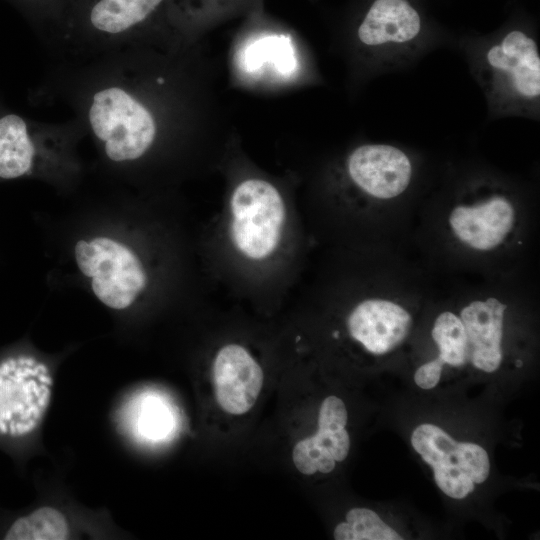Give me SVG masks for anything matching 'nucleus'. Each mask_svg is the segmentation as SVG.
<instances>
[{"label": "nucleus", "instance_id": "6ab92c4d", "mask_svg": "<svg viewBox=\"0 0 540 540\" xmlns=\"http://www.w3.org/2000/svg\"><path fill=\"white\" fill-rule=\"evenodd\" d=\"M226 0H171L169 20L173 24H186L207 14L212 8L225 6Z\"/></svg>", "mask_w": 540, "mask_h": 540}, {"label": "nucleus", "instance_id": "9b49d317", "mask_svg": "<svg viewBox=\"0 0 540 540\" xmlns=\"http://www.w3.org/2000/svg\"><path fill=\"white\" fill-rule=\"evenodd\" d=\"M484 65L501 94L521 103L539 100V50L528 32L516 28L503 34L486 49Z\"/></svg>", "mask_w": 540, "mask_h": 540}, {"label": "nucleus", "instance_id": "dca6fc26", "mask_svg": "<svg viewBox=\"0 0 540 540\" xmlns=\"http://www.w3.org/2000/svg\"><path fill=\"white\" fill-rule=\"evenodd\" d=\"M28 23L46 48L63 21L67 0H4Z\"/></svg>", "mask_w": 540, "mask_h": 540}, {"label": "nucleus", "instance_id": "f3484780", "mask_svg": "<svg viewBox=\"0 0 540 540\" xmlns=\"http://www.w3.org/2000/svg\"><path fill=\"white\" fill-rule=\"evenodd\" d=\"M336 540H401L402 537L372 510L353 508L334 529Z\"/></svg>", "mask_w": 540, "mask_h": 540}, {"label": "nucleus", "instance_id": "1a4fd4ad", "mask_svg": "<svg viewBox=\"0 0 540 540\" xmlns=\"http://www.w3.org/2000/svg\"><path fill=\"white\" fill-rule=\"evenodd\" d=\"M411 444L431 466L440 490L454 499H463L489 476L490 461L480 445L458 442L433 424L417 426Z\"/></svg>", "mask_w": 540, "mask_h": 540}, {"label": "nucleus", "instance_id": "39448f33", "mask_svg": "<svg viewBox=\"0 0 540 540\" xmlns=\"http://www.w3.org/2000/svg\"><path fill=\"white\" fill-rule=\"evenodd\" d=\"M85 136L74 117L62 122L34 120L0 99V181L41 177L72 183L79 175L76 146Z\"/></svg>", "mask_w": 540, "mask_h": 540}, {"label": "nucleus", "instance_id": "f257e3e1", "mask_svg": "<svg viewBox=\"0 0 540 540\" xmlns=\"http://www.w3.org/2000/svg\"><path fill=\"white\" fill-rule=\"evenodd\" d=\"M310 238L294 201L259 175L236 179L201 240L206 272L232 296L274 305L302 278Z\"/></svg>", "mask_w": 540, "mask_h": 540}, {"label": "nucleus", "instance_id": "20e7f679", "mask_svg": "<svg viewBox=\"0 0 540 540\" xmlns=\"http://www.w3.org/2000/svg\"><path fill=\"white\" fill-rule=\"evenodd\" d=\"M526 224L520 200L511 191L489 184L461 192L440 212L444 241L472 262L496 260L519 246Z\"/></svg>", "mask_w": 540, "mask_h": 540}, {"label": "nucleus", "instance_id": "7ed1b4c3", "mask_svg": "<svg viewBox=\"0 0 540 540\" xmlns=\"http://www.w3.org/2000/svg\"><path fill=\"white\" fill-rule=\"evenodd\" d=\"M171 0H67L63 21L46 47L53 62L84 61L150 42L170 23Z\"/></svg>", "mask_w": 540, "mask_h": 540}, {"label": "nucleus", "instance_id": "0eeeda50", "mask_svg": "<svg viewBox=\"0 0 540 540\" xmlns=\"http://www.w3.org/2000/svg\"><path fill=\"white\" fill-rule=\"evenodd\" d=\"M53 384L49 365L31 353L0 358V441H23L37 431L50 406Z\"/></svg>", "mask_w": 540, "mask_h": 540}, {"label": "nucleus", "instance_id": "f8f14e48", "mask_svg": "<svg viewBox=\"0 0 540 540\" xmlns=\"http://www.w3.org/2000/svg\"><path fill=\"white\" fill-rule=\"evenodd\" d=\"M212 379L219 406L229 414L241 415L254 406L260 394L263 370L245 346L231 342L216 352Z\"/></svg>", "mask_w": 540, "mask_h": 540}, {"label": "nucleus", "instance_id": "4468645a", "mask_svg": "<svg viewBox=\"0 0 540 540\" xmlns=\"http://www.w3.org/2000/svg\"><path fill=\"white\" fill-rule=\"evenodd\" d=\"M423 27L422 15L410 0H372L356 33L365 47L384 49L415 41Z\"/></svg>", "mask_w": 540, "mask_h": 540}, {"label": "nucleus", "instance_id": "f03ea898", "mask_svg": "<svg viewBox=\"0 0 540 540\" xmlns=\"http://www.w3.org/2000/svg\"><path fill=\"white\" fill-rule=\"evenodd\" d=\"M416 175L411 156L386 143L361 144L345 157L338 193L329 211L319 214L345 248L359 245L363 227L385 206L404 197Z\"/></svg>", "mask_w": 540, "mask_h": 540}, {"label": "nucleus", "instance_id": "6e6552de", "mask_svg": "<svg viewBox=\"0 0 540 540\" xmlns=\"http://www.w3.org/2000/svg\"><path fill=\"white\" fill-rule=\"evenodd\" d=\"M336 282L352 299L345 318L351 340L375 356L394 351L406 340L413 316L400 299L401 294L350 275Z\"/></svg>", "mask_w": 540, "mask_h": 540}, {"label": "nucleus", "instance_id": "9d476101", "mask_svg": "<svg viewBox=\"0 0 540 540\" xmlns=\"http://www.w3.org/2000/svg\"><path fill=\"white\" fill-rule=\"evenodd\" d=\"M506 294L489 286L460 293L454 302L465 331L466 363L486 373L503 361Z\"/></svg>", "mask_w": 540, "mask_h": 540}, {"label": "nucleus", "instance_id": "423d86ee", "mask_svg": "<svg viewBox=\"0 0 540 540\" xmlns=\"http://www.w3.org/2000/svg\"><path fill=\"white\" fill-rule=\"evenodd\" d=\"M74 259L94 296L109 309L127 310L153 289L151 260L122 240L106 235L80 239L74 245Z\"/></svg>", "mask_w": 540, "mask_h": 540}, {"label": "nucleus", "instance_id": "2eb2a0df", "mask_svg": "<svg viewBox=\"0 0 540 540\" xmlns=\"http://www.w3.org/2000/svg\"><path fill=\"white\" fill-rule=\"evenodd\" d=\"M71 535L65 514L53 506H40L15 518L5 529L6 540H64Z\"/></svg>", "mask_w": 540, "mask_h": 540}, {"label": "nucleus", "instance_id": "a211bd4d", "mask_svg": "<svg viewBox=\"0 0 540 540\" xmlns=\"http://www.w3.org/2000/svg\"><path fill=\"white\" fill-rule=\"evenodd\" d=\"M138 412V429L147 438L157 439L165 436L169 428V415L162 404L154 399H145Z\"/></svg>", "mask_w": 540, "mask_h": 540}, {"label": "nucleus", "instance_id": "ddd939ff", "mask_svg": "<svg viewBox=\"0 0 540 540\" xmlns=\"http://www.w3.org/2000/svg\"><path fill=\"white\" fill-rule=\"evenodd\" d=\"M347 409L336 396H328L320 406L318 430L313 436L304 438L293 448L295 467L304 475L316 472L329 473L346 459L350 449V437L345 429Z\"/></svg>", "mask_w": 540, "mask_h": 540}]
</instances>
